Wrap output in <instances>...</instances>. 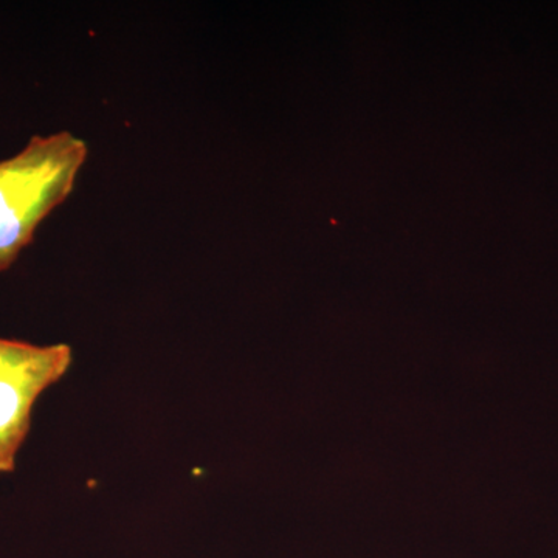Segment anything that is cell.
I'll return each instance as SVG.
<instances>
[{"instance_id": "cell-2", "label": "cell", "mask_w": 558, "mask_h": 558, "mask_svg": "<svg viewBox=\"0 0 558 558\" xmlns=\"http://www.w3.org/2000/svg\"><path fill=\"white\" fill-rule=\"evenodd\" d=\"M72 362L69 344H35L0 337V473L16 469L36 402L69 373Z\"/></svg>"}, {"instance_id": "cell-1", "label": "cell", "mask_w": 558, "mask_h": 558, "mask_svg": "<svg viewBox=\"0 0 558 558\" xmlns=\"http://www.w3.org/2000/svg\"><path fill=\"white\" fill-rule=\"evenodd\" d=\"M89 156L69 131L35 135L0 161V274L9 270L51 213L69 199Z\"/></svg>"}]
</instances>
